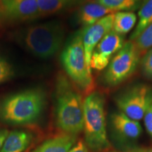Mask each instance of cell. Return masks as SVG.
<instances>
[{"mask_svg": "<svg viewBox=\"0 0 152 152\" xmlns=\"http://www.w3.org/2000/svg\"><path fill=\"white\" fill-rule=\"evenodd\" d=\"M63 75L57 77L55 118L57 128L63 133L77 136L83 130V101L78 90Z\"/></svg>", "mask_w": 152, "mask_h": 152, "instance_id": "6da1fadb", "label": "cell"}, {"mask_svg": "<svg viewBox=\"0 0 152 152\" xmlns=\"http://www.w3.org/2000/svg\"><path fill=\"white\" fill-rule=\"evenodd\" d=\"M46 104V93L42 89L20 91L0 102V120L11 125L33 124L40 118Z\"/></svg>", "mask_w": 152, "mask_h": 152, "instance_id": "7a4b0ae2", "label": "cell"}, {"mask_svg": "<svg viewBox=\"0 0 152 152\" xmlns=\"http://www.w3.org/2000/svg\"><path fill=\"white\" fill-rule=\"evenodd\" d=\"M64 28L56 21L44 23L26 28L18 35L20 43L28 52L40 58L56 54L64 40Z\"/></svg>", "mask_w": 152, "mask_h": 152, "instance_id": "3957f363", "label": "cell"}, {"mask_svg": "<svg viewBox=\"0 0 152 152\" xmlns=\"http://www.w3.org/2000/svg\"><path fill=\"white\" fill-rule=\"evenodd\" d=\"M85 142L89 149L102 151L110 147L107 137L105 100L101 93L92 92L83 101Z\"/></svg>", "mask_w": 152, "mask_h": 152, "instance_id": "277c9868", "label": "cell"}, {"mask_svg": "<svg viewBox=\"0 0 152 152\" xmlns=\"http://www.w3.org/2000/svg\"><path fill=\"white\" fill-rule=\"evenodd\" d=\"M61 61L77 90L87 95L94 92V80L86 62L82 30L76 32L68 39L61 55Z\"/></svg>", "mask_w": 152, "mask_h": 152, "instance_id": "5b68a950", "label": "cell"}, {"mask_svg": "<svg viewBox=\"0 0 152 152\" xmlns=\"http://www.w3.org/2000/svg\"><path fill=\"white\" fill-rule=\"evenodd\" d=\"M140 52L132 42H127L114 55L103 75L104 83L111 87L117 86L128 79L137 68Z\"/></svg>", "mask_w": 152, "mask_h": 152, "instance_id": "8992f818", "label": "cell"}, {"mask_svg": "<svg viewBox=\"0 0 152 152\" xmlns=\"http://www.w3.org/2000/svg\"><path fill=\"white\" fill-rule=\"evenodd\" d=\"M120 111L131 119H142L152 104V87L145 84H137L125 90L115 98Z\"/></svg>", "mask_w": 152, "mask_h": 152, "instance_id": "52a82bcc", "label": "cell"}, {"mask_svg": "<svg viewBox=\"0 0 152 152\" xmlns=\"http://www.w3.org/2000/svg\"><path fill=\"white\" fill-rule=\"evenodd\" d=\"M124 37L113 31L107 33L93 50L90 67L97 71L105 69L114 55L124 45Z\"/></svg>", "mask_w": 152, "mask_h": 152, "instance_id": "ba28073f", "label": "cell"}, {"mask_svg": "<svg viewBox=\"0 0 152 152\" xmlns=\"http://www.w3.org/2000/svg\"><path fill=\"white\" fill-rule=\"evenodd\" d=\"M114 14L107 15L92 26L84 28L82 30L86 62L87 66L90 69H92L90 67V60L93 50L102 38L113 30Z\"/></svg>", "mask_w": 152, "mask_h": 152, "instance_id": "9c48e42d", "label": "cell"}, {"mask_svg": "<svg viewBox=\"0 0 152 152\" xmlns=\"http://www.w3.org/2000/svg\"><path fill=\"white\" fill-rule=\"evenodd\" d=\"M39 16L37 0H0V17L7 20H24Z\"/></svg>", "mask_w": 152, "mask_h": 152, "instance_id": "30bf717a", "label": "cell"}, {"mask_svg": "<svg viewBox=\"0 0 152 152\" xmlns=\"http://www.w3.org/2000/svg\"><path fill=\"white\" fill-rule=\"evenodd\" d=\"M111 122L114 130L123 138L136 140L142 132L139 121L131 119L121 111L115 112L112 114Z\"/></svg>", "mask_w": 152, "mask_h": 152, "instance_id": "8fae6325", "label": "cell"}, {"mask_svg": "<svg viewBox=\"0 0 152 152\" xmlns=\"http://www.w3.org/2000/svg\"><path fill=\"white\" fill-rule=\"evenodd\" d=\"M115 13L102 5L97 1H90L82 5L78 11L79 23L84 28L92 26L107 15Z\"/></svg>", "mask_w": 152, "mask_h": 152, "instance_id": "7c38bea8", "label": "cell"}, {"mask_svg": "<svg viewBox=\"0 0 152 152\" xmlns=\"http://www.w3.org/2000/svg\"><path fill=\"white\" fill-rule=\"evenodd\" d=\"M77 142V136L63 133L45 140L30 152H68Z\"/></svg>", "mask_w": 152, "mask_h": 152, "instance_id": "4fadbf2b", "label": "cell"}, {"mask_svg": "<svg viewBox=\"0 0 152 152\" xmlns=\"http://www.w3.org/2000/svg\"><path fill=\"white\" fill-rule=\"evenodd\" d=\"M32 141L31 133L24 130H13L9 132L1 152H23L28 149Z\"/></svg>", "mask_w": 152, "mask_h": 152, "instance_id": "5bb4252c", "label": "cell"}, {"mask_svg": "<svg viewBox=\"0 0 152 152\" xmlns=\"http://www.w3.org/2000/svg\"><path fill=\"white\" fill-rule=\"evenodd\" d=\"M39 16H47L73 7L83 0H37Z\"/></svg>", "mask_w": 152, "mask_h": 152, "instance_id": "9a60e30c", "label": "cell"}, {"mask_svg": "<svg viewBox=\"0 0 152 152\" xmlns=\"http://www.w3.org/2000/svg\"><path fill=\"white\" fill-rule=\"evenodd\" d=\"M137 16L132 11H118L114 14L113 30L124 36L134 27Z\"/></svg>", "mask_w": 152, "mask_h": 152, "instance_id": "2e32d148", "label": "cell"}, {"mask_svg": "<svg viewBox=\"0 0 152 152\" xmlns=\"http://www.w3.org/2000/svg\"><path fill=\"white\" fill-rule=\"evenodd\" d=\"M138 22L130 35V40H135L144 29L152 24V0H147L140 7L138 12Z\"/></svg>", "mask_w": 152, "mask_h": 152, "instance_id": "e0dca14e", "label": "cell"}, {"mask_svg": "<svg viewBox=\"0 0 152 152\" xmlns=\"http://www.w3.org/2000/svg\"><path fill=\"white\" fill-rule=\"evenodd\" d=\"M99 3L115 12L131 11L142 5V0H96Z\"/></svg>", "mask_w": 152, "mask_h": 152, "instance_id": "ac0fdd59", "label": "cell"}, {"mask_svg": "<svg viewBox=\"0 0 152 152\" xmlns=\"http://www.w3.org/2000/svg\"><path fill=\"white\" fill-rule=\"evenodd\" d=\"M134 41V45L140 52L151 49L152 47V24L144 29Z\"/></svg>", "mask_w": 152, "mask_h": 152, "instance_id": "d6986e66", "label": "cell"}, {"mask_svg": "<svg viewBox=\"0 0 152 152\" xmlns=\"http://www.w3.org/2000/svg\"><path fill=\"white\" fill-rule=\"evenodd\" d=\"M14 75V70L11 64L0 56V84L10 80Z\"/></svg>", "mask_w": 152, "mask_h": 152, "instance_id": "ffe728a7", "label": "cell"}, {"mask_svg": "<svg viewBox=\"0 0 152 152\" xmlns=\"http://www.w3.org/2000/svg\"><path fill=\"white\" fill-rule=\"evenodd\" d=\"M142 73L148 79L152 80V47L147 50L141 61Z\"/></svg>", "mask_w": 152, "mask_h": 152, "instance_id": "44dd1931", "label": "cell"}, {"mask_svg": "<svg viewBox=\"0 0 152 152\" xmlns=\"http://www.w3.org/2000/svg\"><path fill=\"white\" fill-rule=\"evenodd\" d=\"M143 118L146 130L152 138V104L146 112Z\"/></svg>", "mask_w": 152, "mask_h": 152, "instance_id": "7402d4cb", "label": "cell"}, {"mask_svg": "<svg viewBox=\"0 0 152 152\" xmlns=\"http://www.w3.org/2000/svg\"><path fill=\"white\" fill-rule=\"evenodd\" d=\"M68 152H89V148L83 140H79L75 143Z\"/></svg>", "mask_w": 152, "mask_h": 152, "instance_id": "603a6c76", "label": "cell"}, {"mask_svg": "<svg viewBox=\"0 0 152 152\" xmlns=\"http://www.w3.org/2000/svg\"><path fill=\"white\" fill-rule=\"evenodd\" d=\"M8 134V130L4 128H0V152H1V150L2 149L4 142Z\"/></svg>", "mask_w": 152, "mask_h": 152, "instance_id": "cb8c5ba5", "label": "cell"}, {"mask_svg": "<svg viewBox=\"0 0 152 152\" xmlns=\"http://www.w3.org/2000/svg\"><path fill=\"white\" fill-rule=\"evenodd\" d=\"M147 152H152V149H149V150H148V151H147Z\"/></svg>", "mask_w": 152, "mask_h": 152, "instance_id": "d4e9b609", "label": "cell"}]
</instances>
